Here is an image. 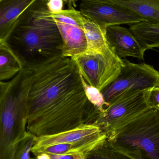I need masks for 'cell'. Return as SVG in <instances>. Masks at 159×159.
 <instances>
[{"label":"cell","mask_w":159,"mask_h":159,"mask_svg":"<svg viewBox=\"0 0 159 159\" xmlns=\"http://www.w3.org/2000/svg\"><path fill=\"white\" fill-rule=\"evenodd\" d=\"M85 158L86 159H132L112 147L107 140L85 154Z\"/></svg>","instance_id":"cell-17"},{"label":"cell","mask_w":159,"mask_h":159,"mask_svg":"<svg viewBox=\"0 0 159 159\" xmlns=\"http://www.w3.org/2000/svg\"><path fill=\"white\" fill-rule=\"evenodd\" d=\"M115 149L132 159H159V111L149 107L107 135Z\"/></svg>","instance_id":"cell-3"},{"label":"cell","mask_w":159,"mask_h":159,"mask_svg":"<svg viewBox=\"0 0 159 159\" xmlns=\"http://www.w3.org/2000/svg\"><path fill=\"white\" fill-rule=\"evenodd\" d=\"M134 13L145 21L159 23V0H100Z\"/></svg>","instance_id":"cell-13"},{"label":"cell","mask_w":159,"mask_h":159,"mask_svg":"<svg viewBox=\"0 0 159 159\" xmlns=\"http://www.w3.org/2000/svg\"><path fill=\"white\" fill-rule=\"evenodd\" d=\"M68 4L69 7H76V2L77 0H63Z\"/></svg>","instance_id":"cell-25"},{"label":"cell","mask_w":159,"mask_h":159,"mask_svg":"<svg viewBox=\"0 0 159 159\" xmlns=\"http://www.w3.org/2000/svg\"><path fill=\"white\" fill-rule=\"evenodd\" d=\"M8 85H9V82H0V101L2 100Z\"/></svg>","instance_id":"cell-23"},{"label":"cell","mask_w":159,"mask_h":159,"mask_svg":"<svg viewBox=\"0 0 159 159\" xmlns=\"http://www.w3.org/2000/svg\"><path fill=\"white\" fill-rule=\"evenodd\" d=\"M146 91L128 90L117 96L102 111L95 108L91 124L107 135L127 125L148 108Z\"/></svg>","instance_id":"cell-4"},{"label":"cell","mask_w":159,"mask_h":159,"mask_svg":"<svg viewBox=\"0 0 159 159\" xmlns=\"http://www.w3.org/2000/svg\"><path fill=\"white\" fill-rule=\"evenodd\" d=\"M81 77L85 93L88 100L99 111H102L105 108L108 106L109 104L105 101L101 91L98 89L89 85L84 80L81 75Z\"/></svg>","instance_id":"cell-18"},{"label":"cell","mask_w":159,"mask_h":159,"mask_svg":"<svg viewBox=\"0 0 159 159\" xmlns=\"http://www.w3.org/2000/svg\"><path fill=\"white\" fill-rule=\"evenodd\" d=\"M36 159H51L49 154L48 153H41L36 157Z\"/></svg>","instance_id":"cell-24"},{"label":"cell","mask_w":159,"mask_h":159,"mask_svg":"<svg viewBox=\"0 0 159 159\" xmlns=\"http://www.w3.org/2000/svg\"><path fill=\"white\" fill-rule=\"evenodd\" d=\"M124 65L119 76L101 91L107 103L128 90L145 91L159 87V72L146 63L136 64L123 59Z\"/></svg>","instance_id":"cell-6"},{"label":"cell","mask_w":159,"mask_h":159,"mask_svg":"<svg viewBox=\"0 0 159 159\" xmlns=\"http://www.w3.org/2000/svg\"><path fill=\"white\" fill-rule=\"evenodd\" d=\"M26 69L30 70L26 99L27 131L39 137L88 124L92 104L71 58L59 55Z\"/></svg>","instance_id":"cell-1"},{"label":"cell","mask_w":159,"mask_h":159,"mask_svg":"<svg viewBox=\"0 0 159 159\" xmlns=\"http://www.w3.org/2000/svg\"><path fill=\"white\" fill-rule=\"evenodd\" d=\"M102 133L101 129L95 125L84 124L75 129L56 134L36 137L33 147L39 148L58 144L75 143Z\"/></svg>","instance_id":"cell-11"},{"label":"cell","mask_w":159,"mask_h":159,"mask_svg":"<svg viewBox=\"0 0 159 159\" xmlns=\"http://www.w3.org/2000/svg\"><path fill=\"white\" fill-rule=\"evenodd\" d=\"M51 16L56 22L62 39L61 56L72 58L85 52L87 42L83 30L85 17L74 7Z\"/></svg>","instance_id":"cell-7"},{"label":"cell","mask_w":159,"mask_h":159,"mask_svg":"<svg viewBox=\"0 0 159 159\" xmlns=\"http://www.w3.org/2000/svg\"><path fill=\"white\" fill-rule=\"evenodd\" d=\"M23 68L13 51L5 44L0 43V82L14 78Z\"/></svg>","instance_id":"cell-16"},{"label":"cell","mask_w":159,"mask_h":159,"mask_svg":"<svg viewBox=\"0 0 159 159\" xmlns=\"http://www.w3.org/2000/svg\"><path fill=\"white\" fill-rule=\"evenodd\" d=\"M106 139V134L102 133L97 136L75 143L58 144L39 148L33 147L31 153L35 157L43 153L71 156L80 153L85 154Z\"/></svg>","instance_id":"cell-12"},{"label":"cell","mask_w":159,"mask_h":159,"mask_svg":"<svg viewBox=\"0 0 159 159\" xmlns=\"http://www.w3.org/2000/svg\"><path fill=\"white\" fill-rule=\"evenodd\" d=\"M71 58L86 82L100 91L116 79L124 65L110 45L101 51L87 50Z\"/></svg>","instance_id":"cell-5"},{"label":"cell","mask_w":159,"mask_h":159,"mask_svg":"<svg viewBox=\"0 0 159 159\" xmlns=\"http://www.w3.org/2000/svg\"><path fill=\"white\" fill-rule=\"evenodd\" d=\"M73 156L74 159H86L85 154L80 153V154H75Z\"/></svg>","instance_id":"cell-26"},{"label":"cell","mask_w":159,"mask_h":159,"mask_svg":"<svg viewBox=\"0 0 159 159\" xmlns=\"http://www.w3.org/2000/svg\"><path fill=\"white\" fill-rule=\"evenodd\" d=\"M36 0H0V43H4L22 13Z\"/></svg>","instance_id":"cell-10"},{"label":"cell","mask_w":159,"mask_h":159,"mask_svg":"<svg viewBox=\"0 0 159 159\" xmlns=\"http://www.w3.org/2000/svg\"><path fill=\"white\" fill-rule=\"evenodd\" d=\"M129 29L146 50L159 48V23L142 21L130 25Z\"/></svg>","instance_id":"cell-14"},{"label":"cell","mask_w":159,"mask_h":159,"mask_svg":"<svg viewBox=\"0 0 159 159\" xmlns=\"http://www.w3.org/2000/svg\"><path fill=\"white\" fill-rule=\"evenodd\" d=\"M145 97L148 107L156 108L159 111V87L146 91Z\"/></svg>","instance_id":"cell-20"},{"label":"cell","mask_w":159,"mask_h":159,"mask_svg":"<svg viewBox=\"0 0 159 159\" xmlns=\"http://www.w3.org/2000/svg\"><path fill=\"white\" fill-rule=\"evenodd\" d=\"M63 0H48L47 7L48 10L52 14H57L62 11Z\"/></svg>","instance_id":"cell-21"},{"label":"cell","mask_w":159,"mask_h":159,"mask_svg":"<svg viewBox=\"0 0 159 159\" xmlns=\"http://www.w3.org/2000/svg\"><path fill=\"white\" fill-rule=\"evenodd\" d=\"M107 38L109 45L120 58L128 57L143 60L146 50L139 43L129 29L120 25L107 28Z\"/></svg>","instance_id":"cell-9"},{"label":"cell","mask_w":159,"mask_h":159,"mask_svg":"<svg viewBox=\"0 0 159 159\" xmlns=\"http://www.w3.org/2000/svg\"><path fill=\"white\" fill-rule=\"evenodd\" d=\"M83 30L87 40V50L101 51L110 45L107 38L106 30L94 21L85 18Z\"/></svg>","instance_id":"cell-15"},{"label":"cell","mask_w":159,"mask_h":159,"mask_svg":"<svg viewBox=\"0 0 159 159\" xmlns=\"http://www.w3.org/2000/svg\"><path fill=\"white\" fill-rule=\"evenodd\" d=\"M48 0H36L20 16L5 44L28 68L45 59L61 55L62 38Z\"/></svg>","instance_id":"cell-2"},{"label":"cell","mask_w":159,"mask_h":159,"mask_svg":"<svg viewBox=\"0 0 159 159\" xmlns=\"http://www.w3.org/2000/svg\"><path fill=\"white\" fill-rule=\"evenodd\" d=\"M36 137L34 134L27 132L17 147L14 159H33L30 157V153Z\"/></svg>","instance_id":"cell-19"},{"label":"cell","mask_w":159,"mask_h":159,"mask_svg":"<svg viewBox=\"0 0 159 159\" xmlns=\"http://www.w3.org/2000/svg\"><path fill=\"white\" fill-rule=\"evenodd\" d=\"M51 159H74L73 156L71 155H56L49 154Z\"/></svg>","instance_id":"cell-22"},{"label":"cell","mask_w":159,"mask_h":159,"mask_svg":"<svg viewBox=\"0 0 159 159\" xmlns=\"http://www.w3.org/2000/svg\"><path fill=\"white\" fill-rule=\"evenodd\" d=\"M80 8L85 18L94 21L104 30L110 26L131 25L145 21L132 12L100 0H82Z\"/></svg>","instance_id":"cell-8"}]
</instances>
